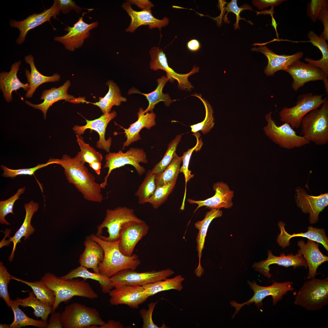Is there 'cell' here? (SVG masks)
Segmentation results:
<instances>
[{"mask_svg":"<svg viewBox=\"0 0 328 328\" xmlns=\"http://www.w3.org/2000/svg\"><path fill=\"white\" fill-rule=\"evenodd\" d=\"M158 301L152 302L148 304L149 309L147 310L143 309L140 310L139 313L143 320V328H161L154 323L152 318L153 311Z\"/></svg>","mask_w":328,"mask_h":328,"instance_id":"cell-55","label":"cell"},{"mask_svg":"<svg viewBox=\"0 0 328 328\" xmlns=\"http://www.w3.org/2000/svg\"><path fill=\"white\" fill-rule=\"evenodd\" d=\"M251 50L261 53L267 58L268 63L264 70L267 76H272L279 70L285 71L292 63L299 60L304 54L303 52H299L291 55H278L266 46H261L254 47Z\"/></svg>","mask_w":328,"mask_h":328,"instance_id":"cell-20","label":"cell"},{"mask_svg":"<svg viewBox=\"0 0 328 328\" xmlns=\"http://www.w3.org/2000/svg\"><path fill=\"white\" fill-rule=\"evenodd\" d=\"M278 225L280 233L278 236L277 242L283 248L289 245L290 240L292 237H302L321 244L328 251V239L324 229L309 226L308 227V231L306 232L291 234L285 231V224L284 223L280 221Z\"/></svg>","mask_w":328,"mask_h":328,"instance_id":"cell-28","label":"cell"},{"mask_svg":"<svg viewBox=\"0 0 328 328\" xmlns=\"http://www.w3.org/2000/svg\"><path fill=\"white\" fill-rule=\"evenodd\" d=\"M86 13L83 12L82 16L72 27L67 26L64 28L67 33L61 36H56L54 39L61 43L67 50L71 51L82 46L85 39L90 35V30L98 26V22H95L91 24L85 22L83 17Z\"/></svg>","mask_w":328,"mask_h":328,"instance_id":"cell-14","label":"cell"},{"mask_svg":"<svg viewBox=\"0 0 328 328\" xmlns=\"http://www.w3.org/2000/svg\"><path fill=\"white\" fill-rule=\"evenodd\" d=\"M122 7L126 12L131 19L129 26L125 30L127 32H134L138 27L142 25H148L149 28L151 29H160L169 24V20L167 17H165L162 19H158L152 15L151 10L135 11L127 2L124 3Z\"/></svg>","mask_w":328,"mask_h":328,"instance_id":"cell-22","label":"cell"},{"mask_svg":"<svg viewBox=\"0 0 328 328\" xmlns=\"http://www.w3.org/2000/svg\"><path fill=\"white\" fill-rule=\"evenodd\" d=\"M10 324H0V328H9Z\"/></svg>","mask_w":328,"mask_h":328,"instance_id":"cell-64","label":"cell"},{"mask_svg":"<svg viewBox=\"0 0 328 328\" xmlns=\"http://www.w3.org/2000/svg\"><path fill=\"white\" fill-rule=\"evenodd\" d=\"M144 111L142 108H140L137 114L138 120L130 125L128 128L122 127L127 138L126 141L124 142L123 148L141 139L139 133L142 129L145 128L149 129L155 125V114L153 111L144 113Z\"/></svg>","mask_w":328,"mask_h":328,"instance_id":"cell-29","label":"cell"},{"mask_svg":"<svg viewBox=\"0 0 328 328\" xmlns=\"http://www.w3.org/2000/svg\"><path fill=\"white\" fill-rule=\"evenodd\" d=\"M55 163L54 159L50 158L46 163L38 164L36 166L30 168L14 169H9L4 165H1V167L3 171L2 176L5 177L13 178L19 175H32L37 170L49 165Z\"/></svg>","mask_w":328,"mask_h":328,"instance_id":"cell-48","label":"cell"},{"mask_svg":"<svg viewBox=\"0 0 328 328\" xmlns=\"http://www.w3.org/2000/svg\"><path fill=\"white\" fill-rule=\"evenodd\" d=\"M90 236L100 244L104 252L103 260L98 266V273L110 278L123 270H135L140 264L141 261L137 255L128 256L121 252L118 246L119 240L108 241L94 234Z\"/></svg>","mask_w":328,"mask_h":328,"instance_id":"cell-3","label":"cell"},{"mask_svg":"<svg viewBox=\"0 0 328 328\" xmlns=\"http://www.w3.org/2000/svg\"><path fill=\"white\" fill-rule=\"evenodd\" d=\"M181 139V135H177L168 144L167 149L162 159L151 169L155 174L163 172L169 165L176 153L177 147Z\"/></svg>","mask_w":328,"mask_h":328,"instance_id":"cell-46","label":"cell"},{"mask_svg":"<svg viewBox=\"0 0 328 328\" xmlns=\"http://www.w3.org/2000/svg\"><path fill=\"white\" fill-rule=\"evenodd\" d=\"M11 279L21 282L29 286L32 289L36 298L44 304L52 307L55 299L54 292L43 281L28 282L15 278L12 275Z\"/></svg>","mask_w":328,"mask_h":328,"instance_id":"cell-40","label":"cell"},{"mask_svg":"<svg viewBox=\"0 0 328 328\" xmlns=\"http://www.w3.org/2000/svg\"><path fill=\"white\" fill-rule=\"evenodd\" d=\"M149 54L151 57L149 66L151 70L155 71L162 70L165 71L169 80L173 82L176 80L178 87L180 89L190 91L193 88L188 78L190 76L199 71V67L195 66L191 70L187 73H178L169 66L166 54L162 49L159 47H152L149 51Z\"/></svg>","mask_w":328,"mask_h":328,"instance_id":"cell-13","label":"cell"},{"mask_svg":"<svg viewBox=\"0 0 328 328\" xmlns=\"http://www.w3.org/2000/svg\"><path fill=\"white\" fill-rule=\"evenodd\" d=\"M89 166L95 171L97 175H100L101 169V162L97 161L94 162L89 164Z\"/></svg>","mask_w":328,"mask_h":328,"instance_id":"cell-62","label":"cell"},{"mask_svg":"<svg viewBox=\"0 0 328 328\" xmlns=\"http://www.w3.org/2000/svg\"><path fill=\"white\" fill-rule=\"evenodd\" d=\"M300 249L298 253L302 255L306 260L309 268L308 279L315 278L317 274V270L318 267L323 263L328 260V257L323 255L319 250L318 243L308 239L305 243L303 241H300L298 243Z\"/></svg>","mask_w":328,"mask_h":328,"instance_id":"cell-26","label":"cell"},{"mask_svg":"<svg viewBox=\"0 0 328 328\" xmlns=\"http://www.w3.org/2000/svg\"><path fill=\"white\" fill-rule=\"evenodd\" d=\"M84 244V250L79 258L80 265L92 269L94 272L98 273V265L104 257L102 247L90 236L86 237Z\"/></svg>","mask_w":328,"mask_h":328,"instance_id":"cell-31","label":"cell"},{"mask_svg":"<svg viewBox=\"0 0 328 328\" xmlns=\"http://www.w3.org/2000/svg\"><path fill=\"white\" fill-rule=\"evenodd\" d=\"M127 269L121 271L110 277L113 288L128 285L143 286L167 278L174 273L170 268L156 271L138 272Z\"/></svg>","mask_w":328,"mask_h":328,"instance_id":"cell-12","label":"cell"},{"mask_svg":"<svg viewBox=\"0 0 328 328\" xmlns=\"http://www.w3.org/2000/svg\"><path fill=\"white\" fill-rule=\"evenodd\" d=\"M56 164L61 165L69 183L73 184L86 200L101 203L103 199L100 185L80 160L77 154L72 158L63 155L61 159H55Z\"/></svg>","mask_w":328,"mask_h":328,"instance_id":"cell-1","label":"cell"},{"mask_svg":"<svg viewBox=\"0 0 328 328\" xmlns=\"http://www.w3.org/2000/svg\"><path fill=\"white\" fill-rule=\"evenodd\" d=\"M76 136L77 141L80 149L77 153L80 161L84 163L87 162L89 164L96 161L101 162L103 159L102 154L89 144L86 143L80 135H76Z\"/></svg>","mask_w":328,"mask_h":328,"instance_id":"cell-45","label":"cell"},{"mask_svg":"<svg viewBox=\"0 0 328 328\" xmlns=\"http://www.w3.org/2000/svg\"><path fill=\"white\" fill-rule=\"evenodd\" d=\"M12 275L2 262L0 263V296L5 301L9 307H10L12 300L10 299L8 290V284L11 279Z\"/></svg>","mask_w":328,"mask_h":328,"instance_id":"cell-51","label":"cell"},{"mask_svg":"<svg viewBox=\"0 0 328 328\" xmlns=\"http://www.w3.org/2000/svg\"><path fill=\"white\" fill-rule=\"evenodd\" d=\"M182 159V156L179 157L176 153L166 169L162 173L155 174L156 187L168 185L176 181Z\"/></svg>","mask_w":328,"mask_h":328,"instance_id":"cell-41","label":"cell"},{"mask_svg":"<svg viewBox=\"0 0 328 328\" xmlns=\"http://www.w3.org/2000/svg\"><path fill=\"white\" fill-rule=\"evenodd\" d=\"M155 174L149 170L145 176L135 193L138 198V203L141 204L147 201L154 192L156 188L155 182Z\"/></svg>","mask_w":328,"mask_h":328,"instance_id":"cell-43","label":"cell"},{"mask_svg":"<svg viewBox=\"0 0 328 328\" xmlns=\"http://www.w3.org/2000/svg\"><path fill=\"white\" fill-rule=\"evenodd\" d=\"M185 278L181 275L175 277L157 281L143 286L148 298L162 291L175 289L180 291L183 289L182 282Z\"/></svg>","mask_w":328,"mask_h":328,"instance_id":"cell-38","label":"cell"},{"mask_svg":"<svg viewBox=\"0 0 328 328\" xmlns=\"http://www.w3.org/2000/svg\"><path fill=\"white\" fill-rule=\"evenodd\" d=\"M127 2L131 5L135 4L142 10H151L154 5L148 0H129Z\"/></svg>","mask_w":328,"mask_h":328,"instance_id":"cell-59","label":"cell"},{"mask_svg":"<svg viewBox=\"0 0 328 328\" xmlns=\"http://www.w3.org/2000/svg\"><path fill=\"white\" fill-rule=\"evenodd\" d=\"M286 1L285 0H254L252 2L254 5L257 7L259 10L271 6L274 7L278 6L282 3Z\"/></svg>","mask_w":328,"mask_h":328,"instance_id":"cell-57","label":"cell"},{"mask_svg":"<svg viewBox=\"0 0 328 328\" xmlns=\"http://www.w3.org/2000/svg\"><path fill=\"white\" fill-rule=\"evenodd\" d=\"M328 4L327 0H311L307 4V14L312 21L315 22L319 12L323 7Z\"/></svg>","mask_w":328,"mask_h":328,"instance_id":"cell-54","label":"cell"},{"mask_svg":"<svg viewBox=\"0 0 328 328\" xmlns=\"http://www.w3.org/2000/svg\"><path fill=\"white\" fill-rule=\"evenodd\" d=\"M324 94L313 95L308 93L299 95L296 104L290 108H283L279 114L280 121L289 124L293 129H298L304 116L314 109L319 108L327 100Z\"/></svg>","mask_w":328,"mask_h":328,"instance_id":"cell-7","label":"cell"},{"mask_svg":"<svg viewBox=\"0 0 328 328\" xmlns=\"http://www.w3.org/2000/svg\"><path fill=\"white\" fill-rule=\"evenodd\" d=\"M41 280L54 292L55 299L51 313L55 312L60 304L67 302L74 296L93 299L98 295L89 283L78 278L63 279L50 273H45Z\"/></svg>","mask_w":328,"mask_h":328,"instance_id":"cell-2","label":"cell"},{"mask_svg":"<svg viewBox=\"0 0 328 328\" xmlns=\"http://www.w3.org/2000/svg\"><path fill=\"white\" fill-rule=\"evenodd\" d=\"M123 324L119 321H116L112 320H109L107 323L100 326L99 328H123Z\"/></svg>","mask_w":328,"mask_h":328,"instance_id":"cell-60","label":"cell"},{"mask_svg":"<svg viewBox=\"0 0 328 328\" xmlns=\"http://www.w3.org/2000/svg\"><path fill=\"white\" fill-rule=\"evenodd\" d=\"M300 127L302 136L318 145L328 142V101L313 110L302 119Z\"/></svg>","mask_w":328,"mask_h":328,"instance_id":"cell-5","label":"cell"},{"mask_svg":"<svg viewBox=\"0 0 328 328\" xmlns=\"http://www.w3.org/2000/svg\"><path fill=\"white\" fill-rule=\"evenodd\" d=\"M187 47L190 50L193 52H195L199 50L200 48V44L199 41L196 39H193L187 42Z\"/></svg>","mask_w":328,"mask_h":328,"instance_id":"cell-61","label":"cell"},{"mask_svg":"<svg viewBox=\"0 0 328 328\" xmlns=\"http://www.w3.org/2000/svg\"><path fill=\"white\" fill-rule=\"evenodd\" d=\"M52 313L47 328H63L60 319L61 313L55 312Z\"/></svg>","mask_w":328,"mask_h":328,"instance_id":"cell-58","label":"cell"},{"mask_svg":"<svg viewBox=\"0 0 328 328\" xmlns=\"http://www.w3.org/2000/svg\"><path fill=\"white\" fill-rule=\"evenodd\" d=\"M307 36L309 39L308 42L317 47L320 50L322 54V57L318 60L306 58L305 60L320 69L328 77V45L326 40L318 36L312 30L309 31Z\"/></svg>","mask_w":328,"mask_h":328,"instance_id":"cell-37","label":"cell"},{"mask_svg":"<svg viewBox=\"0 0 328 328\" xmlns=\"http://www.w3.org/2000/svg\"><path fill=\"white\" fill-rule=\"evenodd\" d=\"M19 305L12 300L10 306L14 314V319L9 328H20L32 326L39 328H47L48 323L42 319L37 320L28 316L19 307Z\"/></svg>","mask_w":328,"mask_h":328,"instance_id":"cell-42","label":"cell"},{"mask_svg":"<svg viewBox=\"0 0 328 328\" xmlns=\"http://www.w3.org/2000/svg\"><path fill=\"white\" fill-rule=\"evenodd\" d=\"M143 221L131 208L119 207L113 210L107 209L104 221L97 227L96 235L107 241H118L123 231L131 222Z\"/></svg>","mask_w":328,"mask_h":328,"instance_id":"cell-4","label":"cell"},{"mask_svg":"<svg viewBox=\"0 0 328 328\" xmlns=\"http://www.w3.org/2000/svg\"><path fill=\"white\" fill-rule=\"evenodd\" d=\"M215 194L213 196L203 200H195L190 199L187 201L191 204H197L198 206L195 212L199 208L205 206L210 209H220L230 208L232 206V199L234 192L231 190L228 185L223 182H218L213 186Z\"/></svg>","mask_w":328,"mask_h":328,"instance_id":"cell-24","label":"cell"},{"mask_svg":"<svg viewBox=\"0 0 328 328\" xmlns=\"http://www.w3.org/2000/svg\"><path fill=\"white\" fill-rule=\"evenodd\" d=\"M71 85L70 81L68 80L62 86L58 88L52 87L50 89L44 90L40 97L43 101L39 104H34L26 101V103L33 108L41 110L43 114V117L46 119V114L49 108L54 103L60 100H65L71 102L75 99L74 96L67 93Z\"/></svg>","mask_w":328,"mask_h":328,"instance_id":"cell-25","label":"cell"},{"mask_svg":"<svg viewBox=\"0 0 328 328\" xmlns=\"http://www.w3.org/2000/svg\"><path fill=\"white\" fill-rule=\"evenodd\" d=\"M60 12L53 4L50 8L45 9L41 13H34L23 20L16 21L10 19L9 23L11 27L17 28L19 31V36L15 40L16 43L18 45L22 44L29 30L46 22H49L51 24V18L53 17L54 19H56V16L59 15Z\"/></svg>","mask_w":328,"mask_h":328,"instance_id":"cell-16","label":"cell"},{"mask_svg":"<svg viewBox=\"0 0 328 328\" xmlns=\"http://www.w3.org/2000/svg\"><path fill=\"white\" fill-rule=\"evenodd\" d=\"M321 21L324 26L323 31L320 36L325 40H328V4L324 6L318 15L317 20Z\"/></svg>","mask_w":328,"mask_h":328,"instance_id":"cell-56","label":"cell"},{"mask_svg":"<svg viewBox=\"0 0 328 328\" xmlns=\"http://www.w3.org/2000/svg\"><path fill=\"white\" fill-rule=\"evenodd\" d=\"M272 112L265 116L267 122L263 128L266 135L280 147L288 149L299 148L309 144L310 142L302 136L297 135L288 123L278 126L272 118Z\"/></svg>","mask_w":328,"mask_h":328,"instance_id":"cell-9","label":"cell"},{"mask_svg":"<svg viewBox=\"0 0 328 328\" xmlns=\"http://www.w3.org/2000/svg\"><path fill=\"white\" fill-rule=\"evenodd\" d=\"M294 304L309 311L321 309L328 304V278H313L305 282L297 293Z\"/></svg>","mask_w":328,"mask_h":328,"instance_id":"cell-6","label":"cell"},{"mask_svg":"<svg viewBox=\"0 0 328 328\" xmlns=\"http://www.w3.org/2000/svg\"><path fill=\"white\" fill-rule=\"evenodd\" d=\"M26 189L25 187L19 189L14 195L5 200L0 201V222L1 224L10 225L5 217L9 213L14 214L13 211L14 204L19 199L20 195L24 193Z\"/></svg>","mask_w":328,"mask_h":328,"instance_id":"cell-49","label":"cell"},{"mask_svg":"<svg viewBox=\"0 0 328 328\" xmlns=\"http://www.w3.org/2000/svg\"><path fill=\"white\" fill-rule=\"evenodd\" d=\"M25 62L29 65L31 72L26 69L25 75L27 81L29 84L30 88L25 94L26 98H31L36 88L43 83L58 81L60 79V75L55 73L51 76H46L41 74L36 69L34 62L33 56L31 54L25 57Z\"/></svg>","mask_w":328,"mask_h":328,"instance_id":"cell-33","label":"cell"},{"mask_svg":"<svg viewBox=\"0 0 328 328\" xmlns=\"http://www.w3.org/2000/svg\"><path fill=\"white\" fill-rule=\"evenodd\" d=\"M197 139V142L196 145L193 148L189 149L186 152H184L182 156L183 165L180 167V172L184 174L185 181V193L182 205H185V201L186 198V185L187 182L192 178L193 177L194 175L191 173V171L188 169L189 165L190 159L192 154L193 151L195 150L199 149L201 145V142L199 140L197 135H195Z\"/></svg>","mask_w":328,"mask_h":328,"instance_id":"cell-50","label":"cell"},{"mask_svg":"<svg viewBox=\"0 0 328 328\" xmlns=\"http://www.w3.org/2000/svg\"><path fill=\"white\" fill-rule=\"evenodd\" d=\"M24 207L26 211V215L24 221L14 236L10 237L8 241L12 242L13 244L11 254L9 257L10 262L12 261L13 260L16 245L18 243L21 242V238L24 237L25 240L29 239L35 231V228L31 225V220L34 214L38 209L39 204L32 200L29 203H25Z\"/></svg>","mask_w":328,"mask_h":328,"instance_id":"cell-32","label":"cell"},{"mask_svg":"<svg viewBox=\"0 0 328 328\" xmlns=\"http://www.w3.org/2000/svg\"><path fill=\"white\" fill-rule=\"evenodd\" d=\"M105 161L104 168H108V170L104 181L100 184L101 189H104L108 184V178L113 169L129 164L134 167L138 175L141 176L145 172L146 170L139 163L148 162L146 154L144 150L137 148H131L125 152L121 150L117 152H109L106 155Z\"/></svg>","mask_w":328,"mask_h":328,"instance_id":"cell-10","label":"cell"},{"mask_svg":"<svg viewBox=\"0 0 328 328\" xmlns=\"http://www.w3.org/2000/svg\"><path fill=\"white\" fill-rule=\"evenodd\" d=\"M117 112L113 111L110 113L103 114L99 118L93 120L86 119V124L83 126L74 125L73 130L76 135H81L88 129L96 131L99 134V139L96 144V147L109 152L112 139L105 138V132L107 125L110 121L115 118Z\"/></svg>","mask_w":328,"mask_h":328,"instance_id":"cell-21","label":"cell"},{"mask_svg":"<svg viewBox=\"0 0 328 328\" xmlns=\"http://www.w3.org/2000/svg\"><path fill=\"white\" fill-rule=\"evenodd\" d=\"M109 301L112 305H127L138 308L148 299L142 286L126 285L115 288L109 293Z\"/></svg>","mask_w":328,"mask_h":328,"instance_id":"cell-18","label":"cell"},{"mask_svg":"<svg viewBox=\"0 0 328 328\" xmlns=\"http://www.w3.org/2000/svg\"><path fill=\"white\" fill-rule=\"evenodd\" d=\"M60 319L64 328H89L105 323L96 309L77 302L67 306L61 313Z\"/></svg>","mask_w":328,"mask_h":328,"instance_id":"cell-8","label":"cell"},{"mask_svg":"<svg viewBox=\"0 0 328 328\" xmlns=\"http://www.w3.org/2000/svg\"><path fill=\"white\" fill-rule=\"evenodd\" d=\"M272 281V285L262 286L257 285L255 282H251L248 281L251 288L254 292V295L250 299L243 303H238L234 301L230 302L231 306L235 308V312L232 318L238 313L242 307L245 305H249L254 302L258 308L261 306L263 304L262 301L263 299L268 296H272L273 305H275L278 302L282 299L283 296L286 294L289 291H292L294 289L292 282L289 281L278 282L274 281Z\"/></svg>","mask_w":328,"mask_h":328,"instance_id":"cell-11","label":"cell"},{"mask_svg":"<svg viewBox=\"0 0 328 328\" xmlns=\"http://www.w3.org/2000/svg\"><path fill=\"white\" fill-rule=\"evenodd\" d=\"M56 7L58 10L61 11L63 13L67 14L70 12L72 10L80 14L82 9L88 10L91 11L93 9H85L80 8L76 4L75 1L71 0H55L53 3Z\"/></svg>","mask_w":328,"mask_h":328,"instance_id":"cell-53","label":"cell"},{"mask_svg":"<svg viewBox=\"0 0 328 328\" xmlns=\"http://www.w3.org/2000/svg\"><path fill=\"white\" fill-rule=\"evenodd\" d=\"M192 95L197 97L202 102L205 108L206 114L202 121L190 126L191 131L196 133L201 131L203 134H205L209 132L214 126V111L210 104L203 98L200 94H194Z\"/></svg>","mask_w":328,"mask_h":328,"instance_id":"cell-44","label":"cell"},{"mask_svg":"<svg viewBox=\"0 0 328 328\" xmlns=\"http://www.w3.org/2000/svg\"><path fill=\"white\" fill-rule=\"evenodd\" d=\"M15 301L23 307H30L34 310L33 313L37 318L41 317L42 319L47 322L48 316L51 313L52 307L48 306L37 299L33 291L29 293V296L24 299L17 298Z\"/></svg>","mask_w":328,"mask_h":328,"instance_id":"cell-39","label":"cell"},{"mask_svg":"<svg viewBox=\"0 0 328 328\" xmlns=\"http://www.w3.org/2000/svg\"><path fill=\"white\" fill-rule=\"evenodd\" d=\"M21 61L12 64L9 72L2 71L0 73V89L3 93L5 100L8 103L12 101V93L17 91L20 88L27 91L29 89V83L24 84L18 78L17 73L19 70Z\"/></svg>","mask_w":328,"mask_h":328,"instance_id":"cell-27","label":"cell"},{"mask_svg":"<svg viewBox=\"0 0 328 328\" xmlns=\"http://www.w3.org/2000/svg\"><path fill=\"white\" fill-rule=\"evenodd\" d=\"M222 214V211L220 209H211L206 213L203 220L197 221L194 224L195 227L199 230L196 238V250L198 252L199 262L198 266L195 271V273L197 276L201 277L204 271L201 266L200 261L209 226L214 219L221 217Z\"/></svg>","mask_w":328,"mask_h":328,"instance_id":"cell-30","label":"cell"},{"mask_svg":"<svg viewBox=\"0 0 328 328\" xmlns=\"http://www.w3.org/2000/svg\"><path fill=\"white\" fill-rule=\"evenodd\" d=\"M176 183L175 181L168 185L156 187L152 195L147 201L155 209L159 208L167 200L172 192Z\"/></svg>","mask_w":328,"mask_h":328,"instance_id":"cell-47","label":"cell"},{"mask_svg":"<svg viewBox=\"0 0 328 328\" xmlns=\"http://www.w3.org/2000/svg\"><path fill=\"white\" fill-rule=\"evenodd\" d=\"M106 84L108 86L109 90L104 97H100L99 101L95 103L88 102L99 107L103 114L110 113L113 106H119L121 102L127 100L121 96L119 87L112 80H108Z\"/></svg>","mask_w":328,"mask_h":328,"instance_id":"cell-36","label":"cell"},{"mask_svg":"<svg viewBox=\"0 0 328 328\" xmlns=\"http://www.w3.org/2000/svg\"><path fill=\"white\" fill-rule=\"evenodd\" d=\"M237 0H232L227 4L225 7L226 11L227 12L226 15L225 19H227L226 16L229 12H232L235 14L236 20V22L234 24L235 29H240L239 23V20L241 19L244 20L250 24L253 25L251 21H248L245 19L241 17L240 16V12L243 10L248 9L254 11L251 7L247 4H245L239 7L237 5Z\"/></svg>","mask_w":328,"mask_h":328,"instance_id":"cell-52","label":"cell"},{"mask_svg":"<svg viewBox=\"0 0 328 328\" xmlns=\"http://www.w3.org/2000/svg\"><path fill=\"white\" fill-rule=\"evenodd\" d=\"M87 268L80 265L71 270L66 275L60 277L63 279L82 278L86 280L90 279L97 281L100 284L101 291L104 293H109L113 288L110 278L99 273L91 272Z\"/></svg>","mask_w":328,"mask_h":328,"instance_id":"cell-35","label":"cell"},{"mask_svg":"<svg viewBox=\"0 0 328 328\" xmlns=\"http://www.w3.org/2000/svg\"><path fill=\"white\" fill-rule=\"evenodd\" d=\"M149 226L143 220L131 222L121 232L118 246L121 252L125 256H131L138 241L147 234Z\"/></svg>","mask_w":328,"mask_h":328,"instance_id":"cell-19","label":"cell"},{"mask_svg":"<svg viewBox=\"0 0 328 328\" xmlns=\"http://www.w3.org/2000/svg\"><path fill=\"white\" fill-rule=\"evenodd\" d=\"M273 264L286 267L292 266L294 269L300 267H306L307 266L306 260L300 253H298L295 255L292 254L285 255V253H282L280 256H277L273 255L271 251H268L267 258L255 263L253 267L255 268V270L270 278L272 275L269 273V266Z\"/></svg>","mask_w":328,"mask_h":328,"instance_id":"cell-23","label":"cell"},{"mask_svg":"<svg viewBox=\"0 0 328 328\" xmlns=\"http://www.w3.org/2000/svg\"><path fill=\"white\" fill-rule=\"evenodd\" d=\"M285 71L292 77V87L295 91L308 82L318 80L324 81L328 79V77L320 69L300 60L292 63Z\"/></svg>","mask_w":328,"mask_h":328,"instance_id":"cell-15","label":"cell"},{"mask_svg":"<svg viewBox=\"0 0 328 328\" xmlns=\"http://www.w3.org/2000/svg\"><path fill=\"white\" fill-rule=\"evenodd\" d=\"M326 91L328 94V80L327 79L323 81Z\"/></svg>","mask_w":328,"mask_h":328,"instance_id":"cell-63","label":"cell"},{"mask_svg":"<svg viewBox=\"0 0 328 328\" xmlns=\"http://www.w3.org/2000/svg\"><path fill=\"white\" fill-rule=\"evenodd\" d=\"M296 201L297 206L304 213H309V221L311 224L316 223L318 216L328 204V194L326 193L318 196L308 194L303 188H296Z\"/></svg>","mask_w":328,"mask_h":328,"instance_id":"cell-17","label":"cell"},{"mask_svg":"<svg viewBox=\"0 0 328 328\" xmlns=\"http://www.w3.org/2000/svg\"><path fill=\"white\" fill-rule=\"evenodd\" d=\"M169 80V79L166 76H163L157 79V86L155 90L152 92L147 94L142 93L137 89L133 87L129 90L128 94L138 93L143 95L145 97L149 102V105L144 110V113L149 111L152 112L155 105L161 101H163L167 107H169L171 104L176 100H172L168 94H165L163 93V89Z\"/></svg>","mask_w":328,"mask_h":328,"instance_id":"cell-34","label":"cell"}]
</instances>
